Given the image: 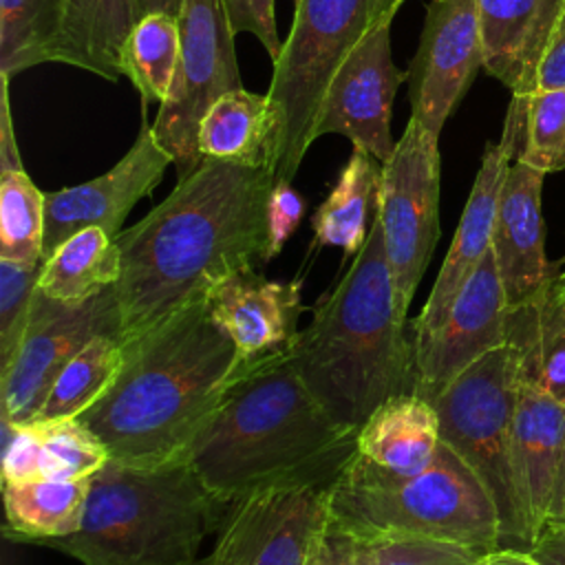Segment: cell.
Listing matches in <instances>:
<instances>
[{
	"label": "cell",
	"mask_w": 565,
	"mask_h": 565,
	"mask_svg": "<svg viewBox=\"0 0 565 565\" xmlns=\"http://www.w3.org/2000/svg\"><path fill=\"white\" fill-rule=\"evenodd\" d=\"M42 263L0 258V369L18 353L26 333Z\"/></svg>",
	"instance_id": "obj_35"
},
{
	"label": "cell",
	"mask_w": 565,
	"mask_h": 565,
	"mask_svg": "<svg viewBox=\"0 0 565 565\" xmlns=\"http://www.w3.org/2000/svg\"><path fill=\"white\" fill-rule=\"evenodd\" d=\"M558 278H561V280H563V282H565V267H563V269H561V271H558Z\"/></svg>",
	"instance_id": "obj_49"
},
{
	"label": "cell",
	"mask_w": 565,
	"mask_h": 565,
	"mask_svg": "<svg viewBox=\"0 0 565 565\" xmlns=\"http://www.w3.org/2000/svg\"><path fill=\"white\" fill-rule=\"evenodd\" d=\"M406 0H296L294 24L267 88L278 124L276 181H291L309 146L324 90L347 55Z\"/></svg>",
	"instance_id": "obj_7"
},
{
	"label": "cell",
	"mask_w": 565,
	"mask_h": 565,
	"mask_svg": "<svg viewBox=\"0 0 565 565\" xmlns=\"http://www.w3.org/2000/svg\"><path fill=\"white\" fill-rule=\"evenodd\" d=\"M516 161L541 172L565 170V86L527 95L523 143Z\"/></svg>",
	"instance_id": "obj_34"
},
{
	"label": "cell",
	"mask_w": 565,
	"mask_h": 565,
	"mask_svg": "<svg viewBox=\"0 0 565 565\" xmlns=\"http://www.w3.org/2000/svg\"><path fill=\"white\" fill-rule=\"evenodd\" d=\"M525 102L527 97L512 95L501 141L490 143L481 157V166L475 177L470 196L466 201L461 221L457 225L450 249L444 258V265L437 274V280L430 289V296L422 307L419 316L411 320L415 340L430 335L441 324L457 294L492 247V232L501 190L512 166V159L519 157L523 143Z\"/></svg>",
	"instance_id": "obj_14"
},
{
	"label": "cell",
	"mask_w": 565,
	"mask_h": 565,
	"mask_svg": "<svg viewBox=\"0 0 565 565\" xmlns=\"http://www.w3.org/2000/svg\"><path fill=\"white\" fill-rule=\"evenodd\" d=\"M565 448V404L519 380L512 463L530 539L541 534Z\"/></svg>",
	"instance_id": "obj_21"
},
{
	"label": "cell",
	"mask_w": 565,
	"mask_h": 565,
	"mask_svg": "<svg viewBox=\"0 0 565 565\" xmlns=\"http://www.w3.org/2000/svg\"><path fill=\"white\" fill-rule=\"evenodd\" d=\"M274 170L205 157L139 223L115 236V294L124 342L152 329L207 289L267 263Z\"/></svg>",
	"instance_id": "obj_1"
},
{
	"label": "cell",
	"mask_w": 565,
	"mask_h": 565,
	"mask_svg": "<svg viewBox=\"0 0 565 565\" xmlns=\"http://www.w3.org/2000/svg\"><path fill=\"white\" fill-rule=\"evenodd\" d=\"M2 90H0V170L7 168H22L20 148L13 132L11 119V102H9V77L0 73Z\"/></svg>",
	"instance_id": "obj_42"
},
{
	"label": "cell",
	"mask_w": 565,
	"mask_h": 565,
	"mask_svg": "<svg viewBox=\"0 0 565 565\" xmlns=\"http://www.w3.org/2000/svg\"><path fill=\"white\" fill-rule=\"evenodd\" d=\"M558 280H561V278H558ZM561 282H563V280H561ZM563 285H565V282H563Z\"/></svg>",
	"instance_id": "obj_50"
},
{
	"label": "cell",
	"mask_w": 565,
	"mask_h": 565,
	"mask_svg": "<svg viewBox=\"0 0 565 565\" xmlns=\"http://www.w3.org/2000/svg\"><path fill=\"white\" fill-rule=\"evenodd\" d=\"M106 333L121 335L115 285L86 300H55L38 289L22 344L13 360L0 369L2 422L11 426L33 424L64 364L93 338Z\"/></svg>",
	"instance_id": "obj_11"
},
{
	"label": "cell",
	"mask_w": 565,
	"mask_h": 565,
	"mask_svg": "<svg viewBox=\"0 0 565 565\" xmlns=\"http://www.w3.org/2000/svg\"><path fill=\"white\" fill-rule=\"evenodd\" d=\"M4 452H2V483H22L40 479L42 441L38 424L11 426L4 424Z\"/></svg>",
	"instance_id": "obj_37"
},
{
	"label": "cell",
	"mask_w": 565,
	"mask_h": 565,
	"mask_svg": "<svg viewBox=\"0 0 565 565\" xmlns=\"http://www.w3.org/2000/svg\"><path fill=\"white\" fill-rule=\"evenodd\" d=\"M358 430L311 395L287 351L243 362L221 399L174 457L225 503L282 483H331Z\"/></svg>",
	"instance_id": "obj_2"
},
{
	"label": "cell",
	"mask_w": 565,
	"mask_h": 565,
	"mask_svg": "<svg viewBox=\"0 0 565 565\" xmlns=\"http://www.w3.org/2000/svg\"><path fill=\"white\" fill-rule=\"evenodd\" d=\"M505 342L516 353L519 380L565 404V285L558 274L508 309Z\"/></svg>",
	"instance_id": "obj_22"
},
{
	"label": "cell",
	"mask_w": 565,
	"mask_h": 565,
	"mask_svg": "<svg viewBox=\"0 0 565 565\" xmlns=\"http://www.w3.org/2000/svg\"><path fill=\"white\" fill-rule=\"evenodd\" d=\"M439 444L435 406L417 393H402L377 406L358 428L355 455L382 470L408 477L430 466Z\"/></svg>",
	"instance_id": "obj_23"
},
{
	"label": "cell",
	"mask_w": 565,
	"mask_h": 565,
	"mask_svg": "<svg viewBox=\"0 0 565 565\" xmlns=\"http://www.w3.org/2000/svg\"><path fill=\"white\" fill-rule=\"evenodd\" d=\"M483 552L439 541L373 543V565H475Z\"/></svg>",
	"instance_id": "obj_36"
},
{
	"label": "cell",
	"mask_w": 565,
	"mask_h": 565,
	"mask_svg": "<svg viewBox=\"0 0 565 565\" xmlns=\"http://www.w3.org/2000/svg\"><path fill=\"white\" fill-rule=\"evenodd\" d=\"M302 282L269 280L254 269L236 271L214 282L207 309L236 344L241 362L287 351L298 335Z\"/></svg>",
	"instance_id": "obj_18"
},
{
	"label": "cell",
	"mask_w": 565,
	"mask_h": 565,
	"mask_svg": "<svg viewBox=\"0 0 565 565\" xmlns=\"http://www.w3.org/2000/svg\"><path fill=\"white\" fill-rule=\"evenodd\" d=\"M181 51L179 18L152 13L139 18L121 49V75H126L141 95V113L150 102L159 106L168 99Z\"/></svg>",
	"instance_id": "obj_31"
},
{
	"label": "cell",
	"mask_w": 565,
	"mask_h": 565,
	"mask_svg": "<svg viewBox=\"0 0 565 565\" xmlns=\"http://www.w3.org/2000/svg\"><path fill=\"white\" fill-rule=\"evenodd\" d=\"M329 483H282L236 499L210 565H307L327 521Z\"/></svg>",
	"instance_id": "obj_12"
},
{
	"label": "cell",
	"mask_w": 565,
	"mask_h": 565,
	"mask_svg": "<svg viewBox=\"0 0 565 565\" xmlns=\"http://www.w3.org/2000/svg\"><path fill=\"white\" fill-rule=\"evenodd\" d=\"M119 249L102 227H84L42 260L38 289L55 300H86L117 285Z\"/></svg>",
	"instance_id": "obj_28"
},
{
	"label": "cell",
	"mask_w": 565,
	"mask_h": 565,
	"mask_svg": "<svg viewBox=\"0 0 565 565\" xmlns=\"http://www.w3.org/2000/svg\"><path fill=\"white\" fill-rule=\"evenodd\" d=\"M552 523H565V488L561 490V494L554 499L552 508H550V514H547V521L545 525H552ZM543 525V527H545Z\"/></svg>",
	"instance_id": "obj_46"
},
{
	"label": "cell",
	"mask_w": 565,
	"mask_h": 565,
	"mask_svg": "<svg viewBox=\"0 0 565 565\" xmlns=\"http://www.w3.org/2000/svg\"><path fill=\"white\" fill-rule=\"evenodd\" d=\"M241 364L236 344L201 296L128 340L115 384L77 419L110 459L170 461L207 419Z\"/></svg>",
	"instance_id": "obj_3"
},
{
	"label": "cell",
	"mask_w": 565,
	"mask_h": 565,
	"mask_svg": "<svg viewBox=\"0 0 565 565\" xmlns=\"http://www.w3.org/2000/svg\"><path fill=\"white\" fill-rule=\"evenodd\" d=\"M382 163L362 148H353L329 196L311 216L313 245L340 247L355 256L369 236V216L377 212Z\"/></svg>",
	"instance_id": "obj_26"
},
{
	"label": "cell",
	"mask_w": 565,
	"mask_h": 565,
	"mask_svg": "<svg viewBox=\"0 0 565 565\" xmlns=\"http://www.w3.org/2000/svg\"><path fill=\"white\" fill-rule=\"evenodd\" d=\"M185 0H132L135 7V20L152 15V13H166L172 18L181 15Z\"/></svg>",
	"instance_id": "obj_45"
},
{
	"label": "cell",
	"mask_w": 565,
	"mask_h": 565,
	"mask_svg": "<svg viewBox=\"0 0 565 565\" xmlns=\"http://www.w3.org/2000/svg\"><path fill=\"white\" fill-rule=\"evenodd\" d=\"M126 358V342L117 333L93 338L57 373L33 422L77 419L115 384Z\"/></svg>",
	"instance_id": "obj_29"
},
{
	"label": "cell",
	"mask_w": 565,
	"mask_h": 565,
	"mask_svg": "<svg viewBox=\"0 0 565 565\" xmlns=\"http://www.w3.org/2000/svg\"><path fill=\"white\" fill-rule=\"evenodd\" d=\"M190 565H210V563H207V556H205V558H196V561H192Z\"/></svg>",
	"instance_id": "obj_48"
},
{
	"label": "cell",
	"mask_w": 565,
	"mask_h": 565,
	"mask_svg": "<svg viewBox=\"0 0 565 565\" xmlns=\"http://www.w3.org/2000/svg\"><path fill=\"white\" fill-rule=\"evenodd\" d=\"M545 172L514 161L508 170L494 232L492 254L508 309L536 296L558 271L545 256L541 190Z\"/></svg>",
	"instance_id": "obj_19"
},
{
	"label": "cell",
	"mask_w": 565,
	"mask_h": 565,
	"mask_svg": "<svg viewBox=\"0 0 565 565\" xmlns=\"http://www.w3.org/2000/svg\"><path fill=\"white\" fill-rule=\"evenodd\" d=\"M563 0H477L483 68L512 95L539 90Z\"/></svg>",
	"instance_id": "obj_20"
},
{
	"label": "cell",
	"mask_w": 565,
	"mask_h": 565,
	"mask_svg": "<svg viewBox=\"0 0 565 565\" xmlns=\"http://www.w3.org/2000/svg\"><path fill=\"white\" fill-rule=\"evenodd\" d=\"M201 157L265 166L276 174L278 124L269 95L236 88L221 95L203 115L196 132Z\"/></svg>",
	"instance_id": "obj_24"
},
{
	"label": "cell",
	"mask_w": 565,
	"mask_h": 565,
	"mask_svg": "<svg viewBox=\"0 0 565 565\" xmlns=\"http://www.w3.org/2000/svg\"><path fill=\"white\" fill-rule=\"evenodd\" d=\"M439 137L408 119L391 159L382 166L377 218L395 280L397 307L408 316L417 285L439 238Z\"/></svg>",
	"instance_id": "obj_9"
},
{
	"label": "cell",
	"mask_w": 565,
	"mask_h": 565,
	"mask_svg": "<svg viewBox=\"0 0 565 565\" xmlns=\"http://www.w3.org/2000/svg\"><path fill=\"white\" fill-rule=\"evenodd\" d=\"M170 163L172 157L159 146L146 113H141L135 143L108 172L79 185L44 192L42 260L84 227H102L115 238L130 210L161 183Z\"/></svg>",
	"instance_id": "obj_16"
},
{
	"label": "cell",
	"mask_w": 565,
	"mask_h": 565,
	"mask_svg": "<svg viewBox=\"0 0 565 565\" xmlns=\"http://www.w3.org/2000/svg\"><path fill=\"white\" fill-rule=\"evenodd\" d=\"M565 488V448H563V457H561V466H558V475H556V486H554V499L561 494V490ZM552 499V503H554Z\"/></svg>",
	"instance_id": "obj_47"
},
{
	"label": "cell",
	"mask_w": 565,
	"mask_h": 565,
	"mask_svg": "<svg viewBox=\"0 0 565 565\" xmlns=\"http://www.w3.org/2000/svg\"><path fill=\"white\" fill-rule=\"evenodd\" d=\"M64 0H0V73L60 62Z\"/></svg>",
	"instance_id": "obj_30"
},
{
	"label": "cell",
	"mask_w": 565,
	"mask_h": 565,
	"mask_svg": "<svg viewBox=\"0 0 565 565\" xmlns=\"http://www.w3.org/2000/svg\"><path fill=\"white\" fill-rule=\"evenodd\" d=\"M508 302L492 247L470 274L441 324L415 340L413 393L433 402L457 375L505 344Z\"/></svg>",
	"instance_id": "obj_17"
},
{
	"label": "cell",
	"mask_w": 565,
	"mask_h": 565,
	"mask_svg": "<svg viewBox=\"0 0 565 565\" xmlns=\"http://www.w3.org/2000/svg\"><path fill=\"white\" fill-rule=\"evenodd\" d=\"M516 399V353L505 342L457 375L430 404L439 417V439L470 466L497 505L501 547L530 552L512 463Z\"/></svg>",
	"instance_id": "obj_8"
},
{
	"label": "cell",
	"mask_w": 565,
	"mask_h": 565,
	"mask_svg": "<svg viewBox=\"0 0 565 565\" xmlns=\"http://www.w3.org/2000/svg\"><path fill=\"white\" fill-rule=\"evenodd\" d=\"M227 512L230 503L181 459L150 466L108 459L90 477L79 527L35 545L82 565H190Z\"/></svg>",
	"instance_id": "obj_5"
},
{
	"label": "cell",
	"mask_w": 565,
	"mask_h": 565,
	"mask_svg": "<svg viewBox=\"0 0 565 565\" xmlns=\"http://www.w3.org/2000/svg\"><path fill=\"white\" fill-rule=\"evenodd\" d=\"M391 24L393 20H386L373 29L333 73L311 128V143L338 132L382 166L391 159L397 143L391 135L393 102L399 84L408 82V71L397 68L391 57Z\"/></svg>",
	"instance_id": "obj_13"
},
{
	"label": "cell",
	"mask_w": 565,
	"mask_h": 565,
	"mask_svg": "<svg viewBox=\"0 0 565 565\" xmlns=\"http://www.w3.org/2000/svg\"><path fill=\"white\" fill-rule=\"evenodd\" d=\"M289 355L318 404L353 430L386 399L413 393L415 335L397 307L377 212L349 271L316 305Z\"/></svg>",
	"instance_id": "obj_4"
},
{
	"label": "cell",
	"mask_w": 565,
	"mask_h": 565,
	"mask_svg": "<svg viewBox=\"0 0 565 565\" xmlns=\"http://www.w3.org/2000/svg\"><path fill=\"white\" fill-rule=\"evenodd\" d=\"M294 2H296V0H294Z\"/></svg>",
	"instance_id": "obj_51"
},
{
	"label": "cell",
	"mask_w": 565,
	"mask_h": 565,
	"mask_svg": "<svg viewBox=\"0 0 565 565\" xmlns=\"http://www.w3.org/2000/svg\"><path fill=\"white\" fill-rule=\"evenodd\" d=\"M44 192L24 168L0 170V258L42 263Z\"/></svg>",
	"instance_id": "obj_32"
},
{
	"label": "cell",
	"mask_w": 565,
	"mask_h": 565,
	"mask_svg": "<svg viewBox=\"0 0 565 565\" xmlns=\"http://www.w3.org/2000/svg\"><path fill=\"white\" fill-rule=\"evenodd\" d=\"M565 86V0L558 13L552 44L541 64L539 88H561Z\"/></svg>",
	"instance_id": "obj_41"
},
{
	"label": "cell",
	"mask_w": 565,
	"mask_h": 565,
	"mask_svg": "<svg viewBox=\"0 0 565 565\" xmlns=\"http://www.w3.org/2000/svg\"><path fill=\"white\" fill-rule=\"evenodd\" d=\"M530 554L539 565H565V523H552L534 539Z\"/></svg>",
	"instance_id": "obj_43"
},
{
	"label": "cell",
	"mask_w": 565,
	"mask_h": 565,
	"mask_svg": "<svg viewBox=\"0 0 565 565\" xmlns=\"http://www.w3.org/2000/svg\"><path fill=\"white\" fill-rule=\"evenodd\" d=\"M475 565H539L534 556L527 550H514V547H497L490 552H483Z\"/></svg>",
	"instance_id": "obj_44"
},
{
	"label": "cell",
	"mask_w": 565,
	"mask_h": 565,
	"mask_svg": "<svg viewBox=\"0 0 565 565\" xmlns=\"http://www.w3.org/2000/svg\"><path fill=\"white\" fill-rule=\"evenodd\" d=\"M179 66L168 99L152 124L154 139L172 157L179 179L205 157L199 152L196 132L205 110L225 93L243 88L234 33L223 0H185L181 15Z\"/></svg>",
	"instance_id": "obj_10"
},
{
	"label": "cell",
	"mask_w": 565,
	"mask_h": 565,
	"mask_svg": "<svg viewBox=\"0 0 565 565\" xmlns=\"http://www.w3.org/2000/svg\"><path fill=\"white\" fill-rule=\"evenodd\" d=\"M307 565H373V543L347 532L329 519L318 534Z\"/></svg>",
	"instance_id": "obj_39"
},
{
	"label": "cell",
	"mask_w": 565,
	"mask_h": 565,
	"mask_svg": "<svg viewBox=\"0 0 565 565\" xmlns=\"http://www.w3.org/2000/svg\"><path fill=\"white\" fill-rule=\"evenodd\" d=\"M88 479H33L2 483L4 536L15 543H40L44 539L73 534L84 514Z\"/></svg>",
	"instance_id": "obj_27"
},
{
	"label": "cell",
	"mask_w": 565,
	"mask_h": 565,
	"mask_svg": "<svg viewBox=\"0 0 565 565\" xmlns=\"http://www.w3.org/2000/svg\"><path fill=\"white\" fill-rule=\"evenodd\" d=\"M327 510L333 523L366 543L439 541L479 552L501 547L490 492L444 441L430 466L408 477L353 452L327 488Z\"/></svg>",
	"instance_id": "obj_6"
},
{
	"label": "cell",
	"mask_w": 565,
	"mask_h": 565,
	"mask_svg": "<svg viewBox=\"0 0 565 565\" xmlns=\"http://www.w3.org/2000/svg\"><path fill=\"white\" fill-rule=\"evenodd\" d=\"M135 22L132 0H64L60 62L115 82Z\"/></svg>",
	"instance_id": "obj_25"
},
{
	"label": "cell",
	"mask_w": 565,
	"mask_h": 565,
	"mask_svg": "<svg viewBox=\"0 0 565 565\" xmlns=\"http://www.w3.org/2000/svg\"><path fill=\"white\" fill-rule=\"evenodd\" d=\"M481 66L477 0H433L408 66L411 117L439 137Z\"/></svg>",
	"instance_id": "obj_15"
},
{
	"label": "cell",
	"mask_w": 565,
	"mask_h": 565,
	"mask_svg": "<svg viewBox=\"0 0 565 565\" xmlns=\"http://www.w3.org/2000/svg\"><path fill=\"white\" fill-rule=\"evenodd\" d=\"M227 22L234 35L252 33L269 53L271 62L278 60L282 42L276 29L274 0H223Z\"/></svg>",
	"instance_id": "obj_38"
},
{
	"label": "cell",
	"mask_w": 565,
	"mask_h": 565,
	"mask_svg": "<svg viewBox=\"0 0 565 565\" xmlns=\"http://www.w3.org/2000/svg\"><path fill=\"white\" fill-rule=\"evenodd\" d=\"M33 424H38L42 441L40 479H88L110 459L99 437L79 419Z\"/></svg>",
	"instance_id": "obj_33"
},
{
	"label": "cell",
	"mask_w": 565,
	"mask_h": 565,
	"mask_svg": "<svg viewBox=\"0 0 565 565\" xmlns=\"http://www.w3.org/2000/svg\"><path fill=\"white\" fill-rule=\"evenodd\" d=\"M305 214V199L291 188V181H276L267 205V260L282 252V245L296 232Z\"/></svg>",
	"instance_id": "obj_40"
}]
</instances>
